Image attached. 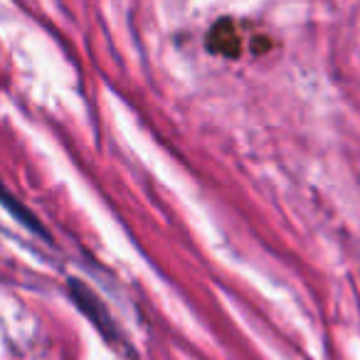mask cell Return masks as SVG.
<instances>
[{"instance_id": "cell-1", "label": "cell", "mask_w": 360, "mask_h": 360, "mask_svg": "<svg viewBox=\"0 0 360 360\" xmlns=\"http://www.w3.org/2000/svg\"><path fill=\"white\" fill-rule=\"evenodd\" d=\"M70 294H72V301L77 304V309L91 321V326H94L106 340H114L116 338L114 321H111L109 311H106V306L101 304L99 296H96L91 289H86L82 281H75V279L70 281Z\"/></svg>"}, {"instance_id": "cell-2", "label": "cell", "mask_w": 360, "mask_h": 360, "mask_svg": "<svg viewBox=\"0 0 360 360\" xmlns=\"http://www.w3.org/2000/svg\"><path fill=\"white\" fill-rule=\"evenodd\" d=\"M205 45L210 52L220 57H227V60H237L240 57V50H242V37L237 32L235 22L232 20H220L210 27L205 37Z\"/></svg>"}]
</instances>
